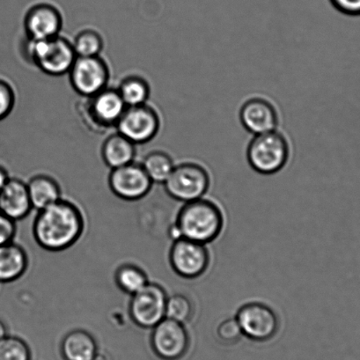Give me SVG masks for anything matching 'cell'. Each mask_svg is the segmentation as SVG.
Here are the masks:
<instances>
[{
  "label": "cell",
  "mask_w": 360,
  "mask_h": 360,
  "mask_svg": "<svg viewBox=\"0 0 360 360\" xmlns=\"http://www.w3.org/2000/svg\"><path fill=\"white\" fill-rule=\"evenodd\" d=\"M24 51L31 64L52 77L68 73L77 58L72 41L60 34L51 39L27 38Z\"/></svg>",
  "instance_id": "3"
},
{
  "label": "cell",
  "mask_w": 360,
  "mask_h": 360,
  "mask_svg": "<svg viewBox=\"0 0 360 360\" xmlns=\"http://www.w3.org/2000/svg\"><path fill=\"white\" fill-rule=\"evenodd\" d=\"M10 177L4 167L0 166V191H1L2 188L5 187V185L8 184Z\"/></svg>",
  "instance_id": "31"
},
{
  "label": "cell",
  "mask_w": 360,
  "mask_h": 360,
  "mask_svg": "<svg viewBox=\"0 0 360 360\" xmlns=\"http://www.w3.org/2000/svg\"><path fill=\"white\" fill-rule=\"evenodd\" d=\"M32 207L41 211L62 199L61 188L57 181L46 174H37L27 184Z\"/></svg>",
  "instance_id": "20"
},
{
  "label": "cell",
  "mask_w": 360,
  "mask_h": 360,
  "mask_svg": "<svg viewBox=\"0 0 360 360\" xmlns=\"http://www.w3.org/2000/svg\"><path fill=\"white\" fill-rule=\"evenodd\" d=\"M96 338L84 330L70 331L61 342V353L65 360H94L97 355Z\"/></svg>",
  "instance_id": "19"
},
{
  "label": "cell",
  "mask_w": 360,
  "mask_h": 360,
  "mask_svg": "<svg viewBox=\"0 0 360 360\" xmlns=\"http://www.w3.org/2000/svg\"><path fill=\"white\" fill-rule=\"evenodd\" d=\"M94 360H108L106 358V355L103 354V353L98 352L96 358Z\"/></svg>",
  "instance_id": "33"
},
{
  "label": "cell",
  "mask_w": 360,
  "mask_h": 360,
  "mask_svg": "<svg viewBox=\"0 0 360 360\" xmlns=\"http://www.w3.org/2000/svg\"><path fill=\"white\" fill-rule=\"evenodd\" d=\"M16 234V222L0 212V246L13 242Z\"/></svg>",
  "instance_id": "29"
},
{
  "label": "cell",
  "mask_w": 360,
  "mask_h": 360,
  "mask_svg": "<svg viewBox=\"0 0 360 360\" xmlns=\"http://www.w3.org/2000/svg\"><path fill=\"white\" fill-rule=\"evenodd\" d=\"M167 295L156 283L149 282L141 291L131 295L129 313L136 325L153 328L166 317Z\"/></svg>",
  "instance_id": "8"
},
{
  "label": "cell",
  "mask_w": 360,
  "mask_h": 360,
  "mask_svg": "<svg viewBox=\"0 0 360 360\" xmlns=\"http://www.w3.org/2000/svg\"><path fill=\"white\" fill-rule=\"evenodd\" d=\"M8 335V328H6L4 321L0 319V340Z\"/></svg>",
  "instance_id": "32"
},
{
  "label": "cell",
  "mask_w": 360,
  "mask_h": 360,
  "mask_svg": "<svg viewBox=\"0 0 360 360\" xmlns=\"http://www.w3.org/2000/svg\"><path fill=\"white\" fill-rule=\"evenodd\" d=\"M27 37L34 40L51 39L60 34L63 16L50 3H38L31 6L24 18Z\"/></svg>",
  "instance_id": "14"
},
{
  "label": "cell",
  "mask_w": 360,
  "mask_h": 360,
  "mask_svg": "<svg viewBox=\"0 0 360 360\" xmlns=\"http://www.w3.org/2000/svg\"><path fill=\"white\" fill-rule=\"evenodd\" d=\"M72 43L77 57H96L104 47L103 37L94 30L80 31Z\"/></svg>",
  "instance_id": "24"
},
{
  "label": "cell",
  "mask_w": 360,
  "mask_h": 360,
  "mask_svg": "<svg viewBox=\"0 0 360 360\" xmlns=\"http://www.w3.org/2000/svg\"><path fill=\"white\" fill-rule=\"evenodd\" d=\"M82 105V118L91 130L104 132L117 127L119 119L127 110V105L117 89H107L92 97L85 98Z\"/></svg>",
  "instance_id": "5"
},
{
  "label": "cell",
  "mask_w": 360,
  "mask_h": 360,
  "mask_svg": "<svg viewBox=\"0 0 360 360\" xmlns=\"http://www.w3.org/2000/svg\"><path fill=\"white\" fill-rule=\"evenodd\" d=\"M68 73L73 90L84 98L107 89L110 79V68L101 56L77 57Z\"/></svg>",
  "instance_id": "7"
},
{
  "label": "cell",
  "mask_w": 360,
  "mask_h": 360,
  "mask_svg": "<svg viewBox=\"0 0 360 360\" xmlns=\"http://www.w3.org/2000/svg\"><path fill=\"white\" fill-rule=\"evenodd\" d=\"M29 345L23 339L6 335L0 340V360H30Z\"/></svg>",
  "instance_id": "26"
},
{
  "label": "cell",
  "mask_w": 360,
  "mask_h": 360,
  "mask_svg": "<svg viewBox=\"0 0 360 360\" xmlns=\"http://www.w3.org/2000/svg\"><path fill=\"white\" fill-rule=\"evenodd\" d=\"M243 127L250 134L259 135L276 131L278 115L274 105L264 98H252L240 110Z\"/></svg>",
  "instance_id": "15"
},
{
  "label": "cell",
  "mask_w": 360,
  "mask_h": 360,
  "mask_svg": "<svg viewBox=\"0 0 360 360\" xmlns=\"http://www.w3.org/2000/svg\"><path fill=\"white\" fill-rule=\"evenodd\" d=\"M141 165L153 183L160 184L165 183L174 167L171 156L162 151L148 153Z\"/></svg>",
  "instance_id": "22"
},
{
  "label": "cell",
  "mask_w": 360,
  "mask_h": 360,
  "mask_svg": "<svg viewBox=\"0 0 360 360\" xmlns=\"http://www.w3.org/2000/svg\"><path fill=\"white\" fill-rule=\"evenodd\" d=\"M151 345L160 359L178 360L190 347V335L184 324L165 317L153 328Z\"/></svg>",
  "instance_id": "12"
},
{
  "label": "cell",
  "mask_w": 360,
  "mask_h": 360,
  "mask_svg": "<svg viewBox=\"0 0 360 360\" xmlns=\"http://www.w3.org/2000/svg\"><path fill=\"white\" fill-rule=\"evenodd\" d=\"M108 185L118 198L125 201H138L151 191L153 183L141 164L132 162L111 169Z\"/></svg>",
  "instance_id": "13"
},
{
  "label": "cell",
  "mask_w": 360,
  "mask_h": 360,
  "mask_svg": "<svg viewBox=\"0 0 360 360\" xmlns=\"http://www.w3.org/2000/svg\"><path fill=\"white\" fill-rule=\"evenodd\" d=\"M290 148L288 139L277 131L255 135L247 149L250 166L261 174H274L288 163Z\"/></svg>",
  "instance_id": "4"
},
{
  "label": "cell",
  "mask_w": 360,
  "mask_h": 360,
  "mask_svg": "<svg viewBox=\"0 0 360 360\" xmlns=\"http://www.w3.org/2000/svg\"><path fill=\"white\" fill-rule=\"evenodd\" d=\"M210 253L205 244L180 238L174 240L169 251V263L173 271L186 279L200 278L210 265Z\"/></svg>",
  "instance_id": "10"
},
{
  "label": "cell",
  "mask_w": 360,
  "mask_h": 360,
  "mask_svg": "<svg viewBox=\"0 0 360 360\" xmlns=\"http://www.w3.org/2000/svg\"><path fill=\"white\" fill-rule=\"evenodd\" d=\"M338 11L349 16H360V0H330Z\"/></svg>",
  "instance_id": "30"
},
{
  "label": "cell",
  "mask_w": 360,
  "mask_h": 360,
  "mask_svg": "<svg viewBox=\"0 0 360 360\" xmlns=\"http://www.w3.org/2000/svg\"><path fill=\"white\" fill-rule=\"evenodd\" d=\"M236 318L243 335L256 342L271 340L281 326L277 313L262 302H250L240 307Z\"/></svg>",
  "instance_id": "9"
},
{
  "label": "cell",
  "mask_w": 360,
  "mask_h": 360,
  "mask_svg": "<svg viewBox=\"0 0 360 360\" xmlns=\"http://www.w3.org/2000/svg\"><path fill=\"white\" fill-rule=\"evenodd\" d=\"M27 266L29 257L22 246L13 242L0 246V283L18 281Z\"/></svg>",
  "instance_id": "17"
},
{
  "label": "cell",
  "mask_w": 360,
  "mask_h": 360,
  "mask_svg": "<svg viewBox=\"0 0 360 360\" xmlns=\"http://www.w3.org/2000/svg\"><path fill=\"white\" fill-rule=\"evenodd\" d=\"M16 101L15 89L6 80L0 79V121L12 113Z\"/></svg>",
  "instance_id": "28"
},
{
  "label": "cell",
  "mask_w": 360,
  "mask_h": 360,
  "mask_svg": "<svg viewBox=\"0 0 360 360\" xmlns=\"http://www.w3.org/2000/svg\"><path fill=\"white\" fill-rule=\"evenodd\" d=\"M210 184L211 179L204 167L185 162L174 166L163 185L167 193L174 200L188 202L204 198Z\"/></svg>",
  "instance_id": "6"
},
{
  "label": "cell",
  "mask_w": 360,
  "mask_h": 360,
  "mask_svg": "<svg viewBox=\"0 0 360 360\" xmlns=\"http://www.w3.org/2000/svg\"><path fill=\"white\" fill-rule=\"evenodd\" d=\"M115 282L118 288L127 295H134L148 284V275L134 264H124L115 272Z\"/></svg>",
  "instance_id": "23"
},
{
  "label": "cell",
  "mask_w": 360,
  "mask_h": 360,
  "mask_svg": "<svg viewBox=\"0 0 360 360\" xmlns=\"http://www.w3.org/2000/svg\"><path fill=\"white\" fill-rule=\"evenodd\" d=\"M136 155L137 149L134 143L119 132L108 136L101 146V157L111 169L134 162Z\"/></svg>",
  "instance_id": "18"
},
{
  "label": "cell",
  "mask_w": 360,
  "mask_h": 360,
  "mask_svg": "<svg viewBox=\"0 0 360 360\" xmlns=\"http://www.w3.org/2000/svg\"><path fill=\"white\" fill-rule=\"evenodd\" d=\"M117 89L127 107L148 103L151 92L148 82L142 77L136 75L124 78Z\"/></svg>",
  "instance_id": "21"
},
{
  "label": "cell",
  "mask_w": 360,
  "mask_h": 360,
  "mask_svg": "<svg viewBox=\"0 0 360 360\" xmlns=\"http://www.w3.org/2000/svg\"><path fill=\"white\" fill-rule=\"evenodd\" d=\"M117 132L136 146L153 141L158 134L160 118L148 103L127 107L117 124Z\"/></svg>",
  "instance_id": "11"
},
{
  "label": "cell",
  "mask_w": 360,
  "mask_h": 360,
  "mask_svg": "<svg viewBox=\"0 0 360 360\" xmlns=\"http://www.w3.org/2000/svg\"><path fill=\"white\" fill-rule=\"evenodd\" d=\"M216 335L222 344L233 345L239 341L243 335L236 318L234 317L220 323L217 327Z\"/></svg>",
  "instance_id": "27"
},
{
  "label": "cell",
  "mask_w": 360,
  "mask_h": 360,
  "mask_svg": "<svg viewBox=\"0 0 360 360\" xmlns=\"http://www.w3.org/2000/svg\"><path fill=\"white\" fill-rule=\"evenodd\" d=\"M194 306L190 298L180 293L167 297L166 317L180 323H187L192 319Z\"/></svg>",
  "instance_id": "25"
},
{
  "label": "cell",
  "mask_w": 360,
  "mask_h": 360,
  "mask_svg": "<svg viewBox=\"0 0 360 360\" xmlns=\"http://www.w3.org/2000/svg\"><path fill=\"white\" fill-rule=\"evenodd\" d=\"M32 210L27 184L10 178L0 191V212L16 222L25 219Z\"/></svg>",
  "instance_id": "16"
},
{
  "label": "cell",
  "mask_w": 360,
  "mask_h": 360,
  "mask_svg": "<svg viewBox=\"0 0 360 360\" xmlns=\"http://www.w3.org/2000/svg\"><path fill=\"white\" fill-rule=\"evenodd\" d=\"M85 226V218L78 206L62 198L38 211L33 223V236L41 249L61 252L78 242Z\"/></svg>",
  "instance_id": "1"
},
{
  "label": "cell",
  "mask_w": 360,
  "mask_h": 360,
  "mask_svg": "<svg viewBox=\"0 0 360 360\" xmlns=\"http://www.w3.org/2000/svg\"><path fill=\"white\" fill-rule=\"evenodd\" d=\"M224 222L223 212L219 205L202 198L185 202L176 222L170 226L169 236L173 240L186 238L206 245L218 239Z\"/></svg>",
  "instance_id": "2"
}]
</instances>
